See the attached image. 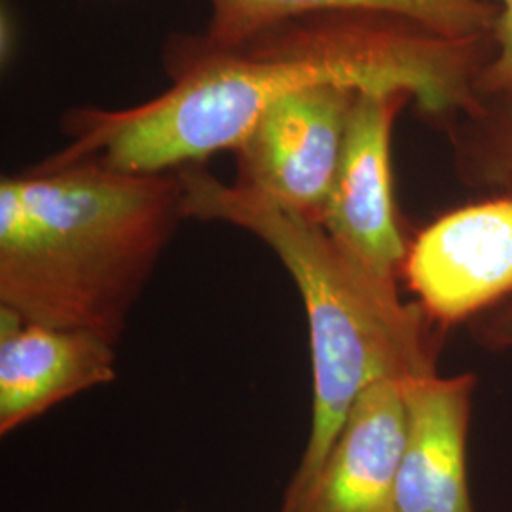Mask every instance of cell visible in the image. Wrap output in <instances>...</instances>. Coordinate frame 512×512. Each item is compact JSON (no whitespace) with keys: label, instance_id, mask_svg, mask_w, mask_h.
I'll list each match as a JSON object with an SVG mask.
<instances>
[{"label":"cell","instance_id":"5b68a950","mask_svg":"<svg viewBox=\"0 0 512 512\" xmlns=\"http://www.w3.org/2000/svg\"><path fill=\"white\" fill-rule=\"evenodd\" d=\"M403 277L439 327L469 323L512 294V196L442 215L408 247Z\"/></svg>","mask_w":512,"mask_h":512},{"label":"cell","instance_id":"30bf717a","mask_svg":"<svg viewBox=\"0 0 512 512\" xmlns=\"http://www.w3.org/2000/svg\"><path fill=\"white\" fill-rule=\"evenodd\" d=\"M211 18L202 37L186 48L213 54L306 16H384L403 19L439 37L492 42L501 0H207Z\"/></svg>","mask_w":512,"mask_h":512},{"label":"cell","instance_id":"3957f363","mask_svg":"<svg viewBox=\"0 0 512 512\" xmlns=\"http://www.w3.org/2000/svg\"><path fill=\"white\" fill-rule=\"evenodd\" d=\"M186 219L224 222L268 245L302 296L310 329V437L279 507L311 484L351 406L378 380L437 372L439 330L418 304L370 281L319 220L253 190L226 184L202 164L179 169Z\"/></svg>","mask_w":512,"mask_h":512},{"label":"cell","instance_id":"8992f818","mask_svg":"<svg viewBox=\"0 0 512 512\" xmlns=\"http://www.w3.org/2000/svg\"><path fill=\"white\" fill-rule=\"evenodd\" d=\"M357 95L317 86L279 99L236 150V184L321 220Z\"/></svg>","mask_w":512,"mask_h":512},{"label":"cell","instance_id":"7a4b0ae2","mask_svg":"<svg viewBox=\"0 0 512 512\" xmlns=\"http://www.w3.org/2000/svg\"><path fill=\"white\" fill-rule=\"evenodd\" d=\"M184 217L179 171L97 162L0 181V308L118 344Z\"/></svg>","mask_w":512,"mask_h":512},{"label":"cell","instance_id":"7c38bea8","mask_svg":"<svg viewBox=\"0 0 512 512\" xmlns=\"http://www.w3.org/2000/svg\"><path fill=\"white\" fill-rule=\"evenodd\" d=\"M482 99L512 95V0H501L492 35V54L478 76Z\"/></svg>","mask_w":512,"mask_h":512},{"label":"cell","instance_id":"5bb4252c","mask_svg":"<svg viewBox=\"0 0 512 512\" xmlns=\"http://www.w3.org/2000/svg\"><path fill=\"white\" fill-rule=\"evenodd\" d=\"M16 50V21L10 10L2 8V16H0V55H2V63H10L14 57Z\"/></svg>","mask_w":512,"mask_h":512},{"label":"cell","instance_id":"ba28073f","mask_svg":"<svg viewBox=\"0 0 512 512\" xmlns=\"http://www.w3.org/2000/svg\"><path fill=\"white\" fill-rule=\"evenodd\" d=\"M476 376L439 372L403 380L406 442L399 512H475L469 486V427Z\"/></svg>","mask_w":512,"mask_h":512},{"label":"cell","instance_id":"8fae6325","mask_svg":"<svg viewBox=\"0 0 512 512\" xmlns=\"http://www.w3.org/2000/svg\"><path fill=\"white\" fill-rule=\"evenodd\" d=\"M452 129L454 162L465 186L512 196V95L488 97Z\"/></svg>","mask_w":512,"mask_h":512},{"label":"cell","instance_id":"9c48e42d","mask_svg":"<svg viewBox=\"0 0 512 512\" xmlns=\"http://www.w3.org/2000/svg\"><path fill=\"white\" fill-rule=\"evenodd\" d=\"M116 346L84 330L55 329L0 308V435L116 380Z\"/></svg>","mask_w":512,"mask_h":512},{"label":"cell","instance_id":"6da1fadb","mask_svg":"<svg viewBox=\"0 0 512 512\" xmlns=\"http://www.w3.org/2000/svg\"><path fill=\"white\" fill-rule=\"evenodd\" d=\"M492 42H459L384 16L291 19L213 54H184L167 92L128 109H76L65 147L42 165L97 162L124 173H171L238 150L279 99L317 86L406 93L423 114L454 118L482 103Z\"/></svg>","mask_w":512,"mask_h":512},{"label":"cell","instance_id":"277c9868","mask_svg":"<svg viewBox=\"0 0 512 512\" xmlns=\"http://www.w3.org/2000/svg\"><path fill=\"white\" fill-rule=\"evenodd\" d=\"M406 93L363 92L355 97L348 131L321 224L338 249L385 291L399 293L410 243L399 219L391 139Z\"/></svg>","mask_w":512,"mask_h":512},{"label":"cell","instance_id":"4fadbf2b","mask_svg":"<svg viewBox=\"0 0 512 512\" xmlns=\"http://www.w3.org/2000/svg\"><path fill=\"white\" fill-rule=\"evenodd\" d=\"M469 334L476 346L488 351L512 349V294L469 323Z\"/></svg>","mask_w":512,"mask_h":512},{"label":"cell","instance_id":"52a82bcc","mask_svg":"<svg viewBox=\"0 0 512 512\" xmlns=\"http://www.w3.org/2000/svg\"><path fill=\"white\" fill-rule=\"evenodd\" d=\"M404 442L403 380H378L351 406L310 486L277 512H399Z\"/></svg>","mask_w":512,"mask_h":512}]
</instances>
